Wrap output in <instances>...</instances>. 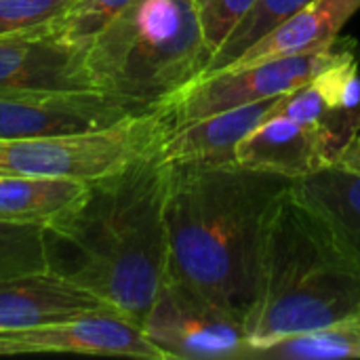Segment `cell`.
<instances>
[{"label":"cell","instance_id":"6da1fadb","mask_svg":"<svg viewBox=\"0 0 360 360\" xmlns=\"http://www.w3.org/2000/svg\"><path fill=\"white\" fill-rule=\"evenodd\" d=\"M171 162L150 150L86 186L82 198L44 226L49 270L143 325L169 264Z\"/></svg>","mask_w":360,"mask_h":360},{"label":"cell","instance_id":"9a60e30c","mask_svg":"<svg viewBox=\"0 0 360 360\" xmlns=\"http://www.w3.org/2000/svg\"><path fill=\"white\" fill-rule=\"evenodd\" d=\"M293 192L329 226L360 264V173L331 165L293 181Z\"/></svg>","mask_w":360,"mask_h":360},{"label":"cell","instance_id":"7402d4cb","mask_svg":"<svg viewBox=\"0 0 360 360\" xmlns=\"http://www.w3.org/2000/svg\"><path fill=\"white\" fill-rule=\"evenodd\" d=\"M255 2L257 0H198L200 25L211 59Z\"/></svg>","mask_w":360,"mask_h":360},{"label":"cell","instance_id":"4fadbf2b","mask_svg":"<svg viewBox=\"0 0 360 360\" xmlns=\"http://www.w3.org/2000/svg\"><path fill=\"white\" fill-rule=\"evenodd\" d=\"M276 99V97H274ZM274 99L232 108L171 129L156 143V152L171 165L236 162V146L270 112Z\"/></svg>","mask_w":360,"mask_h":360},{"label":"cell","instance_id":"30bf717a","mask_svg":"<svg viewBox=\"0 0 360 360\" xmlns=\"http://www.w3.org/2000/svg\"><path fill=\"white\" fill-rule=\"evenodd\" d=\"M0 338L23 344L34 352H74L101 356L169 360L167 354L148 338L143 327L120 312L82 314L57 325L6 331Z\"/></svg>","mask_w":360,"mask_h":360},{"label":"cell","instance_id":"cb8c5ba5","mask_svg":"<svg viewBox=\"0 0 360 360\" xmlns=\"http://www.w3.org/2000/svg\"><path fill=\"white\" fill-rule=\"evenodd\" d=\"M2 354H32V352L23 344H17V342L0 338V356Z\"/></svg>","mask_w":360,"mask_h":360},{"label":"cell","instance_id":"7c38bea8","mask_svg":"<svg viewBox=\"0 0 360 360\" xmlns=\"http://www.w3.org/2000/svg\"><path fill=\"white\" fill-rule=\"evenodd\" d=\"M93 312L118 310L51 270L0 281V333L49 327Z\"/></svg>","mask_w":360,"mask_h":360},{"label":"cell","instance_id":"3957f363","mask_svg":"<svg viewBox=\"0 0 360 360\" xmlns=\"http://www.w3.org/2000/svg\"><path fill=\"white\" fill-rule=\"evenodd\" d=\"M360 306V264L293 192L272 205L259 236L245 331L251 350L338 323Z\"/></svg>","mask_w":360,"mask_h":360},{"label":"cell","instance_id":"7a4b0ae2","mask_svg":"<svg viewBox=\"0 0 360 360\" xmlns=\"http://www.w3.org/2000/svg\"><path fill=\"white\" fill-rule=\"evenodd\" d=\"M291 186L293 179L238 162L171 165L167 276L245 325L264 221Z\"/></svg>","mask_w":360,"mask_h":360},{"label":"cell","instance_id":"603a6c76","mask_svg":"<svg viewBox=\"0 0 360 360\" xmlns=\"http://www.w3.org/2000/svg\"><path fill=\"white\" fill-rule=\"evenodd\" d=\"M335 167L344 169V171H350V173H360V133H356L344 148L342 152L338 154Z\"/></svg>","mask_w":360,"mask_h":360},{"label":"cell","instance_id":"e0dca14e","mask_svg":"<svg viewBox=\"0 0 360 360\" xmlns=\"http://www.w3.org/2000/svg\"><path fill=\"white\" fill-rule=\"evenodd\" d=\"M247 359L266 360H331L360 359V306L338 323L278 340L270 346L251 350Z\"/></svg>","mask_w":360,"mask_h":360},{"label":"cell","instance_id":"2e32d148","mask_svg":"<svg viewBox=\"0 0 360 360\" xmlns=\"http://www.w3.org/2000/svg\"><path fill=\"white\" fill-rule=\"evenodd\" d=\"M86 186L57 177L0 175V221L49 226L82 198Z\"/></svg>","mask_w":360,"mask_h":360},{"label":"cell","instance_id":"52a82bcc","mask_svg":"<svg viewBox=\"0 0 360 360\" xmlns=\"http://www.w3.org/2000/svg\"><path fill=\"white\" fill-rule=\"evenodd\" d=\"M141 327L167 359H245L249 348L243 321L169 276Z\"/></svg>","mask_w":360,"mask_h":360},{"label":"cell","instance_id":"5b68a950","mask_svg":"<svg viewBox=\"0 0 360 360\" xmlns=\"http://www.w3.org/2000/svg\"><path fill=\"white\" fill-rule=\"evenodd\" d=\"M158 139L160 129L152 112L84 133L0 139V175L91 184L154 150Z\"/></svg>","mask_w":360,"mask_h":360},{"label":"cell","instance_id":"ffe728a7","mask_svg":"<svg viewBox=\"0 0 360 360\" xmlns=\"http://www.w3.org/2000/svg\"><path fill=\"white\" fill-rule=\"evenodd\" d=\"M49 270L44 226L0 221V281Z\"/></svg>","mask_w":360,"mask_h":360},{"label":"cell","instance_id":"ba28073f","mask_svg":"<svg viewBox=\"0 0 360 360\" xmlns=\"http://www.w3.org/2000/svg\"><path fill=\"white\" fill-rule=\"evenodd\" d=\"M133 114L99 91H0V139L84 133Z\"/></svg>","mask_w":360,"mask_h":360},{"label":"cell","instance_id":"8fae6325","mask_svg":"<svg viewBox=\"0 0 360 360\" xmlns=\"http://www.w3.org/2000/svg\"><path fill=\"white\" fill-rule=\"evenodd\" d=\"M84 57L44 30L0 38V91H95Z\"/></svg>","mask_w":360,"mask_h":360},{"label":"cell","instance_id":"d6986e66","mask_svg":"<svg viewBox=\"0 0 360 360\" xmlns=\"http://www.w3.org/2000/svg\"><path fill=\"white\" fill-rule=\"evenodd\" d=\"M133 0H72L70 6L44 27V32L72 46L89 49V44Z\"/></svg>","mask_w":360,"mask_h":360},{"label":"cell","instance_id":"277c9868","mask_svg":"<svg viewBox=\"0 0 360 360\" xmlns=\"http://www.w3.org/2000/svg\"><path fill=\"white\" fill-rule=\"evenodd\" d=\"M211 61L198 0H133L86 49L95 91L148 114Z\"/></svg>","mask_w":360,"mask_h":360},{"label":"cell","instance_id":"9c48e42d","mask_svg":"<svg viewBox=\"0 0 360 360\" xmlns=\"http://www.w3.org/2000/svg\"><path fill=\"white\" fill-rule=\"evenodd\" d=\"M350 139L329 122L272 116L236 146V162L297 181L331 167Z\"/></svg>","mask_w":360,"mask_h":360},{"label":"cell","instance_id":"44dd1931","mask_svg":"<svg viewBox=\"0 0 360 360\" xmlns=\"http://www.w3.org/2000/svg\"><path fill=\"white\" fill-rule=\"evenodd\" d=\"M72 0H0V38L42 32Z\"/></svg>","mask_w":360,"mask_h":360},{"label":"cell","instance_id":"ac0fdd59","mask_svg":"<svg viewBox=\"0 0 360 360\" xmlns=\"http://www.w3.org/2000/svg\"><path fill=\"white\" fill-rule=\"evenodd\" d=\"M310 2L312 0H257L253 8L234 27V32L226 38L221 49L213 55L202 74L224 70L234 59H238L249 46H253L259 38H264L270 30H274L278 23H283L287 17H291Z\"/></svg>","mask_w":360,"mask_h":360},{"label":"cell","instance_id":"8992f818","mask_svg":"<svg viewBox=\"0 0 360 360\" xmlns=\"http://www.w3.org/2000/svg\"><path fill=\"white\" fill-rule=\"evenodd\" d=\"M352 55L348 46L335 42L319 53L200 74L156 105L152 114L162 137L179 124L285 95Z\"/></svg>","mask_w":360,"mask_h":360},{"label":"cell","instance_id":"5bb4252c","mask_svg":"<svg viewBox=\"0 0 360 360\" xmlns=\"http://www.w3.org/2000/svg\"><path fill=\"white\" fill-rule=\"evenodd\" d=\"M359 11L360 0H312L226 68H245L325 51L338 42L340 32Z\"/></svg>","mask_w":360,"mask_h":360}]
</instances>
